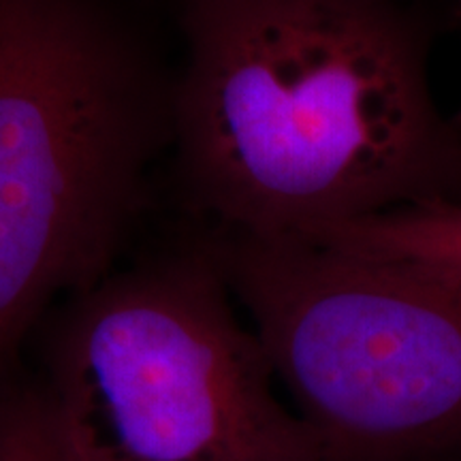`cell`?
Wrapping results in <instances>:
<instances>
[{
  "label": "cell",
  "mask_w": 461,
  "mask_h": 461,
  "mask_svg": "<svg viewBox=\"0 0 461 461\" xmlns=\"http://www.w3.org/2000/svg\"><path fill=\"white\" fill-rule=\"evenodd\" d=\"M171 157L214 229L310 235L461 199L417 0H180Z\"/></svg>",
  "instance_id": "1"
},
{
  "label": "cell",
  "mask_w": 461,
  "mask_h": 461,
  "mask_svg": "<svg viewBox=\"0 0 461 461\" xmlns=\"http://www.w3.org/2000/svg\"><path fill=\"white\" fill-rule=\"evenodd\" d=\"M173 92L124 0H0V374L56 297L112 274Z\"/></svg>",
  "instance_id": "2"
},
{
  "label": "cell",
  "mask_w": 461,
  "mask_h": 461,
  "mask_svg": "<svg viewBox=\"0 0 461 461\" xmlns=\"http://www.w3.org/2000/svg\"><path fill=\"white\" fill-rule=\"evenodd\" d=\"M230 299L205 240L67 299L43 384L86 461H330Z\"/></svg>",
  "instance_id": "3"
},
{
  "label": "cell",
  "mask_w": 461,
  "mask_h": 461,
  "mask_svg": "<svg viewBox=\"0 0 461 461\" xmlns=\"http://www.w3.org/2000/svg\"><path fill=\"white\" fill-rule=\"evenodd\" d=\"M330 461L461 448V280L299 235L205 238Z\"/></svg>",
  "instance_id": "4"
},
{
  "label": "cell",
  "mask_w": 461,
  "mask_h": 461,
  "mask_svg": "<svg viewBox=\"0 0 461 461\" xmlns=\"http://www.w3.org/2000/svg\"><path fill=\"white\" fill-rule=\"evenodd\" d=\"M303 238L461 280V199L400 207Z\"/></svg>",
  "instance_id": "5"
},
{
  "label": "cell",
  "mask_w": 461,
  "mask_h": 461,
  "mask_svg": "<svg viewBox=\"0 0 461 461\" xmlns=\"http://www.w3.org/2000/svg\"><path fill=\"white\" fill-rule=\"evenodd\" d=\"M0 461H86L43 383L0 393Z\"/></svg>",
  "instance_id": "6"
},
{
  "label": "cell",
  "mask_w": 461,
  "mask_h": 461,
  "mask_svg": "<svg viewBox=\"0 0 461 461\" xmlns=\"http://www.w3.org/2000/svg\"><path fill=\"white\" fill-rule=\"evenodd\" d=\"M459 3H461V0H459Z\"/></svg>",
  "instance_id": "7"
}]
</instances>
